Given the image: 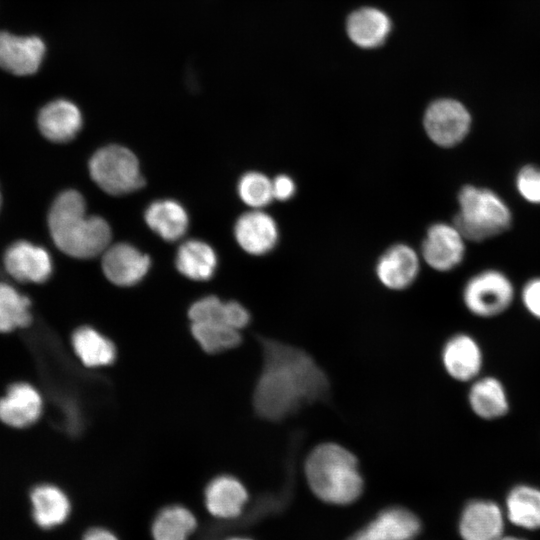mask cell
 I'll use <instances>...</instances> for the list:
<instances>
[{
	"label": "cell",
	"mask_w": 540,
	"mask_h": 540,
	"mask_svg": "<svg viewBox=\"0 0 540 540\" xmlns=\"http://www.w3.org/2000/svg\"><path fill=\"white\" fill-rule=\"evenodd\" d=\"M453 225L465 240L480 242L506 231L512 220L505 202L492 190L465 185L458 193Z\"/></svg>",
	"instance_id": "cell-4"
},
{
	"label": "cell",
	"mask_w": 540,
	"mask_h": 540,
	"mask_svg": "<svg viewBox=\"0 0 540 540\" xmlns=\"http://www.w3.org/2000/svg\"><path fill=\"white\" fill-rule=\"evenodd\" d=\"M178 271L191 280H209L216 269L217 257L211 246L200 240H188L176 255Z\"/></svg>",
	"instance_id": "cell-26"
},
{
	"label": "cell",
	"mask_w": 540,
	"mask_h": 540,
	"mask_svg": "<svg viewBox=\"0 0 540 540\" xmlns=\"http://www.w3.org/2000/svg\"><path fill=\"white\" fill-rule=\"evenodd\" d=\"M102 254L104 275L118 286L137 284L147 274L151 264L148 255L127 243L108 246Z\"/></svg>",
	"instance_id": "cell-13"
},
{
	"label": "cell",
	"mask_w": 540,
	"mask_h": 540,
	"mask_svg": "<svg viewBox=\"0 0 540 540\" xmlns=\"http://www.w3.org/2000/svg\"><path fill=\"white\" fill-rule=\"evenodd\" d=\"M420 271L418 253L409 245L390 246L377 260L375 274L379 282L390 290H404L417 279Z\"/></svg>",
	"instance_id": "cell-12"
},
{
	"label": "cell",
	"mask_w": 540,
	"mask_h": 540,
	"mask_svg": "<svg viewBox=\"0 0 540 540\" xmlns=\"http://www.w3.org/2000/svg\"><path fill=\"white\" fill-rule=\"evenodd\" d=\"M46 54V45L35 35L20 36L0 31V67L14 75L36 73Z\"/></svg>",
	"instance_id": "cell-9"
},
{
	"label": "cell",
	"mask_w": 540,
	"mask_h": 540,
	"mask_svg": "<svg viewBox=\"0 0 540 540\" xmlns=\"http://www.w3.org/2000/svg\"><path fill=\"white\" fill-rule=\"evenodd\" d=\"M37 123L45 138L62 143L74 138L81 129L82 114L73 102L56 99L41 108Z\"/></svg>",
	"instance_id": "cell-18"
},
{
	"label": "cell",
	"mask_w": 540,
	"mask_h": 540,
	"mask_svg": "<svg viewBox=\"0 0 540 540\" xmlns=\"http://www.w3.org/2000/svg\"><path fill=\"white\" fill-rule=\"evenodd\" d=\"M441 362L446 373L459 382H472L480 376L483 367V351L470 334H453L441 350Z\"/></svg>",
	"instance_id": "cell-10"
},
{
	"label": "cell",
	"mask_w": 540,
	"mask_h": 540,
	"mask_svg": "<svg viewBox=\"0 0 540 540\" xmlns=\"http://www.w3.org/2000/svg\"><path fill=\"white\" fill-rule=\"evenodd\" d=\"M197 521L190 510L180 505L168 506L155 517L151 532L154 540H188Z\"/></svg>",
	"instance_id": "cell-28"
},
{
	"label": "cell",
	"mask_w": 540,
	"mask_h": 540,
	"mask_svg": "<svg viewBox=\"0 0 540 540\" xmlns=\"http://www.w3.org/2000/svg\"><path fill=\"white\" fill-rule=\"evenodd\" d=\"M472 118L466 106L453 98L431 102L423 115V127L429 139L444 148L459 144L469 133Z\"/></svg>",
	"instance_id": "cell-7"
},
{
	"label": "cell",
	"mask_w": 540,
	"mask_h": 540,
	"mask_svg": "<svg viewBox=\"0 0 540 540\" xmlns=\"http://www.w3.org/2000/svg\"><path fill=\"white\" fill-rule=\"evenodd\" d=\"M304 474L314 495L330 504H350L363 491L357 457L336 442L316 445L305 459Z\"/></svg>",
	"instance_id": "cell-3"
},
{
	"label": "cell",
	"mask_w": 540,
	"mask_h": 540,
	"mask_svg": "<svg viewBox=\"0 0 540 540\" xmlns=\"http://www.w3.org/2000/svg\"><path fill=\"white\" fill-rule=\"evenodd\" d=\"M509 520L525 529L540 528V489L520 484L513 487L506 497Z\"/></svg>",
	"instance_id": "cell-27"
},
{
	"label": "cell",
	"mask_w": 540,
	"mask_h": 540,
	"mask_svg": "<svg viewBox=\"0 0 540 540\" xmlns=\"http://www.w3.org/2000/svg\"><path fill=\"white\" fill-rule=\"evenodd\" d=\"M462 299L467 310L479 318H493L505 312L513 302L514 287L498 270H484L464 285Z\"/></svg>",
	"instance_id": "cell-6"
},
{
	"label": "cell",
	"mask_w": 540,
	"mask_h": 540,
	"mask_svg": "<svg viewBox=\"0 0 540 540\" xmlns=\"http://www.w3.org/2000/svg\"><path fill=\"white\" fill-rule=\"evenodd\" d=\"M147 225L166 241H176L188 228L185 209L174 200L153 202L145 212Z\"/></svg>",
	"instance_id": "cell-25"
},
{
	"label": "cell",
	"mask_w": 540,
	"mask_h": 540,
	"mask_svg": "<svg viewBox=\"0 0 540 540\" xmlns=\"http://www.w3.org/2000/svg\"><path fill=\"white\" fill-rule=\"evenodd\" d=\"M504 518L500 507L490 500L468 502L459 520L463 540H494L503 535Z\"/></svg>",
	"instance_id": "cell-16"
},
{
	"label": "cell",
	"mask_w": 540,
	"mask_h": 540,
	"mask_svg": "<svg viewBox=\"0 0 540 540\" xmlns=\"http://www.w3.org/2000/svg\"><path fill=\"white\" fill-rule=\"evenodd\" d=\"M234 234L239 246L255 256L269 253L279 240L277 222L261 209L242 214L235 223Z\"/></svg>",
	"instance_id": "cell-14"
},
{
	"label": "cell",
	"mask_w": 540,
	"mask_h": 540,
	"mask_svg": "<svg viewBox=\"0 0 540 540\" xmlns=\"http://www.w3.org/2000/svg\"><path fill=\"white\" fill-rule=\"evenodd\" d=\"M83 540H118L109 530L104 528H93L86 532Z\"/></svg>",
	"instance_id": "cell-35"
},
{
	"label": "cell",
	"mask_w": 540,
	"mask_h": 540,
	"mask_svg": "<svg viewBox=\"0 0 540 540\" xmlns=\"http://www.w3.org/2000/svg\"><path fill=\"white\" fill-rule=\"evenodd\" d=\"M464 238L453 224H432L422 241L421 256L426 264L439 272L456 268L465 254Z\"/></svg>",
	"instance_id": "cell-8"
},
{
	"label": "cell",
	"mask_w": 540,
	"mask_h": 540,
	"mask_svg": "<svg viewBox=\"0 0 540 540\" xmlns=\"http://www.w3.org/2000/svg\"><path fill=\"white\" fill-rule=\"evenodd\" d=\"M48 227L55 245L75 258L96 257L111 240L109 224L100 216L86 214L85 200L76 190L56 197L48 213Z\"/></svg>",
	"instance_id": "cell-2"
},
{
	"label": "cell",
	"mask_w": 540,
	"mask_h": 540,
	"mask_svg": "<svg viewBox=\"0 0 540 540\" xmlns=\"http://www.w3.org/2000/svg\"><path fill=\"white\" fill-rule=\"evenodd\" d=\"M89 172L92 180L111 195L130 193L144 184L136 156L119 145L96 151L89 161Z\"/></svg>",
	"instance_id": "cell-5"
},
{
	"label": "cell",
	"mask_w": 540,
	"mask_h": 540,
	"mask_svg": "<svg viewBox=\"0 0 540 540\" xmlns=\"http://www.w3.org/2000/svg\"><path fill=\"white\" fill-rule=\"evenodd\" d=\"M240 199L252 209H262L273 200L272 179L257 171L242 175L237 186Z\"/></svg>",
	"instance_id": "cell-31"
},
{
	"label": "cell",
	"mask_w": 540,
	"mask_h": 540,
	"mask_svg": "<svg viewBox=\"0 0 540 540\" xmlns=\"http://www.w3.org/2000/svg\"><path fill=\"white\" fill-rule=\"evenodd\" d=\"M229 540H250V539H247V538H241V537H236V538H231Z\"/></svg>",
	"instance_id": "cell-37"
},
{
	"label": "cell",
	"mask_w": 540,
	"mask_h": 540,
	"mask_svg": "<svg viewBox=\"0 0 540 540\" xmlns=\"http://www.w3.org/2000/svg\"><path fill=\"white\" fill-rule=\"evenodd\" d=\"M31 517L41 529H52L69 517L71 503L66 493L56 485L43 483L29 493Z\"/></svg>",
	"instance_id": "cell-19"
},
{
	"label": "cell",
	"mask_w": 540,
	"mask_h": 540,
	"mask_svg": "<svg viewBox=\"0 0 540 540\" xmlns=\"http://www.w3.org/2000/svg\"><path fill=\"white\" fill-rule=\"evenodd\" d=\"M248 492L241 481L230 475L212 479L205 489V505L214 517L230 519L241 514Z\"/></svg>",
	"instance_id": "cell-20"
},
{
	"label": "cell",
	"mask_w": 540,
	"mask_h": 540,
	"mask_svg": "<svg viewBox=\"0 0 540 540\" xmlns=\"http://www.w3.org/2000/svg\"><path fill=\"white\" fill-rule=\"evenodd\" d=\"M192 322H218L234 329L245 328L251 320L249 311L237 301H222L216 296H206L195 301L188 310Z\"/></svg>",
	"instance_id": "cell-22"
},
{
	"label": "cell",
	"mask_w": 540,
	"mask_h": 540,
	"mask_svg": "<svg viewBox=\"0 0 540 540\" xmlns=\"http://www.w3.org/2000/svg\"><path fill=\"white\" fill-rule=\"evenodd\" d=\"M7 273L21 282L42 283L53 269L49 252L29 241H17L11 244L3 257Z\"/></svg>",
	"instance_id": "cell-11"
},
{
	"label": "cell",
	"mask_w": 540,
	"mask_h": 540,
	"mask_svg": "<svg viewBox=\"0 0 540 540\" xmlns=\"http://www.w3.org/2000/svg\"><path fill=\"white\" fill-rule=\"evenodd\" d=\"M521 300L528 313L540 320V277L530 279L523 286Z\"/></svg>",
	"instance_id": "cell-33"
},
{
	"label": "cell",
	"mask_w": 540,
	"mask_h": 540,
	"mask_svg": "<svg viewBox=\"0 0 540 540\" xmlns=\"http://www.w3.org/2000/svg\"><path fill=\"white\" fill-rule=\"evenodd\" d=\"M71 343L75 354L86 367L108 366L116 358L114 343L94 327L77 328L72 334Z\"/></svg>",
	"instance_id": "cell-23"
},
{
	"label": "cell",
	"mask_w": 540,
	"mask_h": 540,
	"mask_svg": "<svg viewBox=\"0 0 540 540\" xmlns=\"http://www.w3.org/2000/svg\"><path fill=\"white\" fill-rule=\"evenodd\" d=\"M421 530L418 517L402 507L387 508L349 540H413Z\"/></svg>",
	"instance_id": "cell-15"
},
{
	"label": "cell",
	"mask_w": 540,
	"mask_h": 540,
	"mask_svg": "<svg viewBox=\"0 0 540 540\" xmlns=\"http://www.w3.org/2000/svg\"><path fill=\"white\" fill-rule=\"evenodd\" d=\"M31 320L30 300L12 285L0 282V332L26 327Z\"/></svg>",
	"instance_id": "cell-29"
},
{
	"label": "cell",
	"mask_w": 540,
	"mask_h": 540,
	"mask_svg": "<svg viewBox=\"0 0 540 540\" xmlns=\"http://www.w3.org/2000/svg\"><path fill=\"white\" fill-rule=\"evenodd\" d=\"M191 332L201 348L210 354L233 349L242 340L240 330L218 322H192Z\"/></svg>",
	"instance_id": "cell-30"
},
{
	"label": "cell",
	"mask_w": 540,
	"mask_h": 540,
	"mask_svg": "<svg viewBox=\"0 0 540 540\" xmlns=\"http://www.w3.org/2000/svg\"><path fill=\"white\" fill-rule=\"evenodd\" d=\"M273 198L278 201H288L296 193V183L287 174H279L272 179Z\"/></svg>",
	"instance_id": "cell-34"
},
{
	"label": "cell",
	"mask_w": 540,
	"mask_h": 540,
	"mask_svg": "<svg viewBox=\"0 0 540 540\" xmlns=\"http://www.w3.org/2000/svg\"><path fill=\"white\" fill-rule=\"evenodd\" d=\"M516 186L521 196L535 204H540V168L526 165L517 174Z\"/></svg>",
	"instance_id": "cell-32"
},
{
	"label": "cell",
	"mask_w": 540,
	"mask_h": 540,
	"mask_svg": "<svg viewBox=\"0 0 540 540\" xmlns=\"http://www.w3.org/2000/svg\"><path fill=\"white\" fill-rule=\"evenodd\" d=\"M468 404L477 417L489 421L505 416L510 408L503 383L493 376H479L471 382Z\"/></svg>",
	"instance_id": "cell-21"
},
{
	"label": "cell",
	"mask_w": 540,
	"mask_h": 540,
	"mask_svg": "<svg viewBox=\"0 0 540 540\" xmlns=\"http://www.w3.org/2000/svg\"><path fill=\"white\" fill-rule=\"evenodd\" d=\"M40 393L28 383H16L0 398V420L14 428L35 423L42 413Z\"/></svg>",
	"instance_id": "cell-17"
},
{
	"label": "cell",
	"mask_w": 540,
	"mask_h": 540,
	"mask_svg": "<svg viewBox=\"0 0 540 540\" xmlns=\"http://www.w3.org/2000/svg\"><path fill=\"white\" fill-rule=\"evenodd\" d=\"M389 31V18L375 8H361L353 12L347 21L348 36L356 45L363 48L379 46Z\"/></svg>",
	"instance_id": "cell-24"
},
{
	"label": "cell",
	"mask_w": 540,
	"mask_h": 540,
	"mask_svg": "<svg viewBox=\"0 0 540 540\" xmlns=\"http://www.w3.org/2000/svg\"><path fill=\"white\" fill-rule=\"evenodd\" d=\"M259 342L262 368L252 396L257 416L279 422L329 398V378L307 351L272 338Z\"/></svg>",
	"instance_id": "cell-1"
},
{
	"label": "cell",
	"mask_w": 540,
	"mask_h": 540,
	"mask_svg": "<svg viewBox=\"0 0 540 540\" xmlns=\"http://www.w3.org/2000/svg\"><path fill=\"white\" fill-rule=\"evenodd\" d=\"M1 203H2V196H1V191H0V208H1Z\"/></svg>",
	"instance_id": "cell-38"
},
{
	"label": "cell",
	"mask_w": 540,
	"mask_h": 540,
	"mask_svg": "<svg viewBox=\"0 0 540 540\" xmlns=\"http://www.w3.org/2000/svg\"><path fill=\"white\" fill-rule=\"evenodd\" d=\"M494 540H525V539L518 538V537H514V536H504V535H501V536H499L498 538H496V539H494Z\"/></svg>",
	"instance_id": "cell-36"
}]
</instances>
